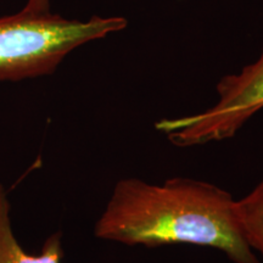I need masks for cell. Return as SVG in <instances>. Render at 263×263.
<instances>
[{
	"label": "cell",
	"mask_w": 263,
	"mask_h": 263,
	"mask_svg": "<svg viewBox=\"0 0 263 263\" xmlns=\"http://www.w3.org/2000/svg\"><path fill=\"white\" fill-rule=\"evenodd\" d=\"M234 202L227 190L203 180L176 177L157 185L124 178L115 185L95 235L129 246H206L233 263H261L239 228Z\"/></svg>",
	"instance_id": "obj_1"
},
{
	"label": "cell",
	"mask_w": 263,
	"mask_h": 263,
	"mask_svg": "<svg viewBox=\"0 0 263 263\" xmlns=\"http://www.w3.org/2000/svg\"><path fill=\"white\" fill-rule=\"evenodd\" d=\"M126 26L123 17L67 20L51 14L49 0H29L18 14L0 17V81L51 73L73 49Z\"/></svg>",
	"instance_id": "obj_2"
},
{
	"label": "cell",
	"mask_w": 263,
	"mask_h": 263,
	"mask_svg": "<svg viewBox=\"0 0 263 263\" xmlns=\"http://www.w3.org/2000/svg\"><path fill=\"white\" fill-rule=\"evenodd\" d=\"M215 106L190 116L161 120L156 129L174 145L185 147L233 138L263 108V50L254 64L239 73L223 77L217 84Z\"/></svg>",
	"instance_id": "obj_3"
},
{
	"label": "cell",
	"mask_w": 263,
	"mask_h": 263,
	"mask_svg": "<svg viewBox=\"0 0 263 263\" xmlns=\"http://www.w3.org/2000/svg\"><path fill=\"white\" fill-rule=\"evenodd\" d=\"M9 210L4 189L0 186V263H60L64 256L60 234L52 235L45 241L41 255L26 254L11 232Z\"/></svg>",
	"instance_id": "obj_4"
},
{
	"label": "cell",
	"mask_w": 263,
	"mask_h": 263,
	"mask_svg": "<svg viewBox=\"0 0 263 263\" xmlns=\"http://www.w3.org/2000/svg\"><path fill=\"white\" fill-rule=\"evenodd\" d=\"M234 211L246 242L263 258V178L248 195L235 200Z\"/></svg>",
	"instance_id": "obj_5"
}]
</instances>
